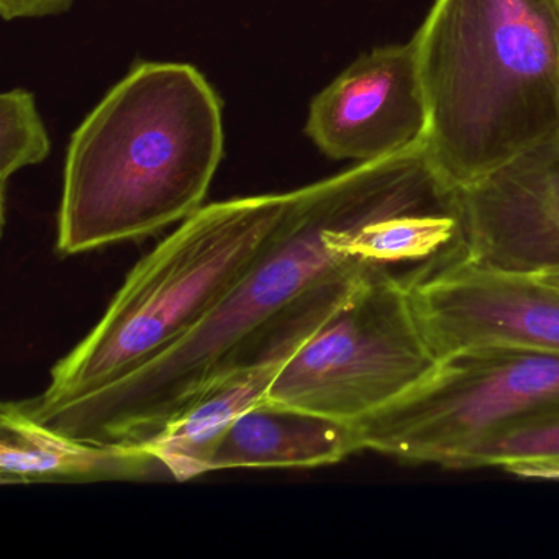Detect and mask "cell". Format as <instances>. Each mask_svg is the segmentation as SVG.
<instances>
[{"label": "cell", "instance_id": "6da1fadb", "mask_svg": "<svg viewBox=\"0 0 559 559\" xmlns=\"http://www.w3.org/2000/svg\"><path fill=\"white\" fill-rule=\"evenodd\" d=\"M454 194L425 142L297 189L266 250L179 345L96 394L37 414L22 408L81 440L142 443L214 379L289 358L379 267L336 250L340 231Z\"/></svg>", "mask_w": 559, "mask_h": 559}, {"label": "cell", "instance_id": "7a4b0ae2", "mask_svg": "<svg viewBox=\"0 0 559 559\" xmlns=\"http://www.w3.org/2000/svg\"><path fill=\"white\" fill-rule=\"evenodd\" d=\"M217 91L198 68L142 61L71 136L57 248L142 240L204 207L224 158Z\"/></svg>", "mask_w": 559, "mask_h": 559}, {"label": "cell", "instance_id": "3957f363", "mask_svg": "<svg viewBox=\"0 0 559 559\" xmlns=\"http://www.w3.org/2000/svg\"><path fill=\"white\" fill-rule=\"evenodd\" d=\"M414 40L425 145L454 188L559 143L556 0H435Z\"/></svg>", "mask_w": 559, "mask_h": 559}, {"label": "cell", "instance_id": "277c9868", "mask_svg": "<svg viewBox=\"0 0 559 559\" xmlns=\"http://www.w3.org/2000/svg\"><path fill=\"white\" fill-rule=\"evenodd\" d=\"M293 192L204 205L127 274L93 330L51 369L50 384L22 401L38 412L96 394L191 335L261 257Z\"/></svg>", "mask_w": 559, "mask_h": 559}, {"label": "cell", "instance_id": "5b68a950", "mask_svg": "<svg viewBox=\"0 0 559 559\" xmlns=\"http://www.w3.org/2000/svg\"><path fill=\"white\" fill-rule=\"evenodd\" d=\"M549 418H559V353L480 346L438 359L424 381L355 428L361 451L464 469L487 441Z\"/></svg>", "mask_w": 559, "mask_h": 559}, {"label": "cell", "instance_id": "8992f818", "mask_svg": "<svg viewBox=\"0 0 559 559\" xmlns=\"http://www.w3.org/2000/svg\"><path fill=\"white\" fill-rule=\"evenodd\" d=\"M437 362L408 274L376 267L284 361L267 401L355 425L424 381Z\"/></svg>", "mask_w": 559, "mask_h": 559}, {"label": "cell", "instance_id": "52a82bcc", "mask_svg": "<svg viewBox=\"0 0 559 559\" xmlns=\"http://www.w3.org/2000/svg\"><path fill=\"white\" fill-rule=\"evenodd\" d=\"M411 289L438 359L480 346L559 353V290L536 277L486 270L456 257L418 270Z\"/></svg>", "mask_w": 559, "mask_h": 559}, {"label": "cell", "instance_id": "ba28073f", "mask_svg": "<svg viewBox=\"0 0 559 559\" xmlns=\"http://www.w3.org/2000/svg\"><path fill=\"white\" fill-rule=\"evenodd\" d=\"M304 130L336 162H372L425 142L428 107L414 38L349 64L313 97Z\"/></svg>", "mask_w": 559, "mask_h": 559}, {"label": "cell", "instance_id": "9c48e42d", "mask_svg": "<svg viewBox=\"0 0 559 559\" xmlns=\"http://www.w3.org/2000/svg\"><path fill=\"white\" fill-rule=\"evenodd\" d=\"M461 258L506 274L559 271V143L460 189Z\"/></svg>", "mask_w": 559, "mask_h": 559}, {"label": "cell", "instance_id": "30bf717a", "mask_svg": "<svg viewBox=\"0 0 559 559\" xmlns=\"http://www.w3.org/2000/svg\"><path fill=\"white\" fill-rule=\"evenodd\" d=\"M168 474L142 443H96L61 433L19 402L0 407L2 484L143 480Z\"/></svg>", "mask_w": 559, "mask_h": 559}, {"label": "cell", "instance_id": "8fae6325", "mask_svg": "<svg viewBox=\"0 0 559 559\" xmlns=\"http://www.w3.org/2000/svg\"><path fill=\"white\" fill-rule=\"evenodd\" d=\"M358 451L361 444L355 425L266 399L234 421L209 473L326 466Z\"/></svg>", "mask_w": 559, "mask_h": 559}, {"label": "cell", "instance_id": "7c38bea8", "mask_svg": "<svg viewBox=\"0 0 559 559\" xmlns=\"http://www.w3.org/2000/svg\"><path fill=\"white\" fill-rule=\"evenodd\" d=\"M286 359L235 369L209 382L182 405L143 447L175 480L209 473L218 444L241 414L266 401L271 384Z\"/></svg>", "mask_w": 559, "mask_h": 559}, {"label": "cell", "instance_id": "4fadbf2b", "mask_svg": "<svg viewBox=\"0 0 559 559\" xmlns=\"http://www.w3.org/2000/svg\"><path fill=\"white\" fill-rule=\"evenodd\" d=\"M51 152L50 136L35 96L12 90L0 96V204L5 225L9 179L27 166L40 165Z\"/></svg>", "mask_w": 559, "mask_h": 559}, {"label": "cell", "instance_id": "5bb4252c", "mask_svg": "<svg viewBox=\"0 0 559 559\" xmlns=\"http://www.w3.org/2000/svg\"><path fill=\"white\" fill-rule=\"evenodd\" d=\"M546 460H559V418L536 421L492 438L467 457L464 469Z\"/></svg>", "mask_w": 559, "mask_h": 559}, {"label": "cell", "instance_id": "9a60e30c", "mask_svg": "<svg viewBox=\"0 0 559 559\" xmlns=\"http://www.w3.org/2000/svg\"><path fill=\"white\" fill-rule=\"evenodd\" d=\"M74 0H0V15L5 22L61 15L73 8Z\"/></svg>", "mask_w": 559, "mask_h": 559}, {"label": "cell", "instance_id": "2e32d148", "mask_svg": "<svg viewBox=\"0 0 559 559\" xmlns=\"http://www.w3.org/2000/svg\"><path fill=\"white\" fill-rule=\"evenodd\" d=\"M502 469L526 479L559 480V460L523 461L507 464Z\"/></svg>", "mask_w": 559, "mask_h": 559}, {"label": "cell", "instance_id": "e0dca14e", "mask_svg": "<svg viewBox=\"0 0 559 559\" xmlns=\"http://www.w3.org/2000/svg\"><path fill=\"white\" fill-rule=\"evenodd\" d=\"M533 277H536V280L542 281V283L546 284V286L555 287V289L559 290V271L558 273L539 274V276Z\"/></svg>", "mask_w": 559, "mask_h": 559}, {"label": "cell", "instance_id": "ac0fdd59", "mask_svg": "<svg viewBox=\"0 0 559 559\" xmlns=\"http://www.w3.org/2000/svg\"><path fill=\"white\" fill-rule=\"evenodd\" d=\"M556 4H558V8H559V0H556Z\"/></svg>", "mask_w": 559, "mask_h": 559}]
</instances>
